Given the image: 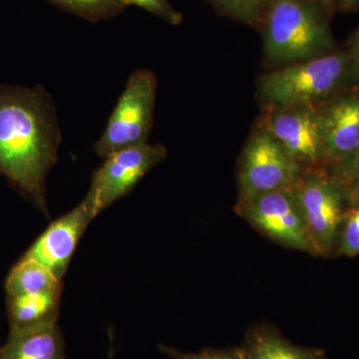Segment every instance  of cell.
Listing matches in <instances>:
<instances>
[{
	"label": "cell",
	"instance_id": "obj_20",
	"mask_svg": "<svg viewBox=\"0 0 359 359\" xmlns=\"http://www.w3.org/2000/svg\"><path fill=\"white\" fill-rule=\"evenodd\" d=\"M123 1L127 6L140 7L172 25H179L183 20L182 13L176 11L168 0H123Z\"/></svg>",
	"mask_w": 359,
	"mask_h": 359
},
{
	"label": "cell",
	"instance_id": "obj_15",
	"mask_svg": "<svg viewBox=\"0 0 359 359\" xmlns=\"http://www.w3.org/2000/svg\"><path fill=\"white\" fill-rule=\"evenodd\" d=\"M6 297L62 290L57 276L32 257L23 256L7 276Z\"/></svg>",
	"mask_w": 359,
	"mask_h": 359
},
{
	"label": "cell",
	"instance_id": "obj_14",
	"mask_svg": "<svg viewBox=\"0 0 359 359\" xmlns=\"http://www.w3.org/2000/svg\"><path fill=\"white\" fill-rule=\"evenodd\" d=\"M62 290L6 297L11 328L32 327L57 321Z\"/></svg>",
	"mask_w": 359,
	"mask_h": 359
},
{
	"label": "cell",
	"instance_id": "obj_9",
	"mask_svg": "<svg viewBox=\"0 0 359 359\" xmlns=\"http://www.w3.org/2000/svg\"><path fill=\"white\" fill-rule=\"evenodd\" d=\"M318 107L294 106L266 110L259 124L306 170L327 167Z\"/></svg>",
	"mask_w": 359,
	"mask_h": 359
},
{
	"label": "cell",
	"instance_id": "obj_16",
	"mask_svg": "<svg viewBox=\"0 0 359 359\" xmlns=\"http://www.w3.org/2000/svg\"><path fill=\"white\" fill-rule=\"evenodd\" d=\"M63 11L97 22L119 15L127 6L123 0H49Z\"/></svg>",
	"mask_w": 359,
	"mask_h": 359
},
{
	"label": "cell",
	"instance_id": "obj_11",
	"mask_svg": "<svg viewBox=\"0 0 359 359\" xmlns=\"http://www.w3.org/2000/svg\"><path fill=\"white\" fill-rule=\"evenodd\" d=\"M97 215L93 203L86 196L72 211L53 222L25 256L39 262L61 280L80 238Z\"/></svg>",
	"mask_w": 359,
	"mask_h": 359
},
{
	"label": "cell",
	"instance_id": "obj_25",
	"mask_svg": "<svg viewBox=\"0 0 359 359\" xmlns=\"http://www.w3.org/2000/svg\"><path fill=\"white\" fill-rule=\"evenodd\" d=\"M311 1L316 2V4H320V6L325 7L327 11H332L337 6L339 0H311Z\"/></svg>",
	"mask_w": 359,
	"mask_h": 359
},
{
	"label": "cell",
	"instance_id": "obj_17",
	"mask_svg": "<svg viewBox=\"0 0 359 359\" xmlns=\"http://www.w3.org/2000/svg\"><path fill=\"white\" fill-rule=\"evenodd\" d=\"M215 11L238 22L261 27L269 0H207Z\"/></svg>",
	"mask_w": 359,
	"mask_h": 359
},
{
	"label": "cell",
	"instance_id": "obj_2",
	"mask_svg": "<svg viewBox=\"0 0 359 359\" xmlns=\"http://www.w3.org/2000/svg\"><path fill=\"white\" fill-rule=\"evenodd\" d=\"M328 14L311 0H269L259 27L266 60L282 67L337 50Z\"/></svg>",
	"mask_w": 359,
	"mask_h": 359
},
{
	"label": "cell",
	"instance_id": "obj_4",
	"mask_svg": "<svg viewBox=\"0 0 359 359\" xmlns=\"http://www.w3.org/2000/svg\"><path fill=\"white\" fill-rule=\"evenodd\" d=\"M313 256H335L347 210L346 189L328 167L304 170L292 188Z\"/></svg>",
	"mask_w": 359,
	"mask_h": 359
},
{
	"label": "cell",
	"instance_id": "obj_12",
	"mask_svg": "<svg viewBox=\"0 0 359 359\" xmlns=\"http://www.w3.org/2000/svg\"><path fill=\"white\" fill-rule=\"evenodd\" d=\"M0 359H65V341L57 321L11 328Z\"/></svg>",
	"mask_w": 359,
	"mask_h": 359
},
{
	"label": "cell",
	"instance_id": "obj_19",
	"mask_svg": "<svg viewBox=\"0 0 359 359\" xmlns=\"http://www.w3.org/2000/svg\"><path fill=\"white\" fill-rule=\"evenodd\" d=\"M161 353L170 359H247L244 351L240 347L229 348H205L199 353H182L166 344H160Z\"/></svg>",
	"mask_w": 359,
	"mask_h": 359
},
{
	"label": "cell",
	"instance_id": "obj_5",
	"mask_svg": "<svg viewBox=\"0 0 359 359\" xmlns=\"http://www.w3.org/2000/svg\"><path fill=\"white\" fill-rule=\"evenodd\" d=\"M157 77L150 70H136L127 81L95 152L105 158L116 151L148 143L152 129Z\"/></svg>",
	"mask_w": 359,
	"mask_h": 359
},
{
	"label": "cell",
	"instance_id": "obj_26",
	"mask_svg": "<svg viewBox=\"0 0 359 359\" xmlns=\"http://www.w3.org/2000/svg\"><path fill=\"white\" fill-rule=\"evenodd\" d=\"M113 356H114V346H113V342H111L110 351L107 359H113Z\"/></svg>",
	"mask_w": 359,
	"mask_h": 359
},
{
	"label": "cell",
	"instance_id": "obj_8",
	"mask_svg": "<svg viewBox=\"0 0 359 359\" xmlns=\"http://www.w3.org/2000/svg\"><path fill=\"white\" fill-rule=\"evenodd\" d=\"M166 156L165 146L144 143L116 151L104 158L105 161L94 173L86 195L96 212L99 214L129 193Z\"/></svg>",
	"mask_w": 359,
	"mask_h": 359
},
{
	"label": "cell",
	"instance_id": "obj_22",
	"mask_svg": "<svg viewBox=\"0 0 359 359\" xmlns=\"http://www.w3.org/2000/svg\"><path fill=\"white\" fill-rule=\"evenodd\" d=\"M346 50L348 52L349 59H351L354 85L359 88V29L353 35Z\"/></svg>",
	"mask_w": 359,
	"mask_h": 359
},
{
	"label": "cell",
	"instance_id": "obj_3",
	"mask_svg": "<svg viewBox=\"0 0 359 359\" xmlns=\"http://www.w3.org/2000/svg\"><path fill=\"white\" fill-rule=\"evenodd\" d=\"M346 49L320 57L282 66L264 75L259 96L266 110L294 106H320L344 90L354 87Z\"/></svg>",
	"mask_w": 359,
	"mask_h": 359
},
{
	"label": "cell",
	"instance_id": "obj_23",
	"mask_svg": "<svg viewBox=\"0 0 359 359\" xmlns=\"http://www.w3.org/2000/svg\"><path fill=\"white\" fill-rule=\"evenodd\" d=\"M347 207L359 208V175L344 182Z\"/></svg>",
	"mask_w": 359,
	"mask_h": 359
},
{
	"label": "cell",
	"instance_id": "obj_10",
	"mask_svg": "<svg viewBox=\"0 0 359 359\" xmlns=\"http://www.w3.org/2000/svg\"><path fill=\"white\" fill-rule=\"evenodd\" d=\"M325 165L334 167L359 151V88L340 92L318 106Z\"/></svg>",
	"mask_w": 359,
	"mask_h": 359
},
{
	"label": "cell",
	"instance_id": "obj_1",
	"mask_svg": "<svg viewBox=\"0 0 359 359\" xmlns=\"http://www.w3.org/2000/svg\"><path fill=\"white\" fill-rule=\"evenodd\" d=\"M60 141L46 90L0 85V175L44 214L46 179Z\"/></svg>",
	"mask_w": 359,
	"mask_h": 359
},
{
	"label": "cell",
	"instance_id": "obj_7",
	"mask_svg": "<svg viewBox=\"0 0 359 359\" xmlns=\"http://www.w3.org/2000/svg\"><path fill=\"white\" fill-rule=\"evenodd\" d=\"M235 210L238 216L269 240L289 249L313 255L292 188L255 196L238 203Z\"/></svg>",
	"mask_w": 359,
	"mask_h": 359
},
{
	"label": "cell",
	"instance_id": "obj_6",
	"mask_svg": "<svg viewBox=\"0 0 359 359\" xmlns=\"http://www.w3.org/2000/svg\"><path fill=\"white\" fill-rule=\"evenodd\" d=\"M304 170L273 135L257 125L238 161L237 204L261 194L294 188Z\"/></svg>",
	"mask_w": 359,
	"mask_h": 359
},
{
	"label": "cell",
	"instance_id": "obj_18",
	"mask_svg": "<svg viewBox=\"0 0 359 359\" xmlns=\"http://www.w3.org/2000/svg\"><path fill=\"white\" fill-rule=\"evenodd\" d=\"M359 255V208H347L340 226L335 256Z\"/></svg>",
	"mask_w": 359,
	"mask_h": 359
},
{
	"label": "cell",
	"instance_id": "obj_21",
	"mask_svg": "<svg viewBox=\"0 0 359 359\" xmlns=\"http://www.w3.org/2000/svg\"><path fill=\"white\" fill-rule=\"evenodd\" d=\"M342 182H347L359 175V151L348 159L334 167H328Z\"/></svg>",
	"mask_w": 359,
	"mask_h": 359
},
{
	"label": "cell",
	"instance_id": "obj_24",
	"mask_svg": "<svg viewBox=\"0 0 359 359\" xmlns=\"http://www.w3.org/2000/svg\"><path fill=\"white\" fill-rule=\"evenodd\" d=\"M337 6L344 11H354L359 7V0H339Z\"/></svg>",
	"mask_w": 359,
	"mask_h": 359
},
{
	"label": "cell",
	"instance_id": "obj_13",
	"mask_svg": "<svg viewBox=\"0 0 359 359\" xmlns=\"http://www.w3.org/2000/svg\"><path fill=\"white\" fill-rule=\"evenodd\" d=\"M241 348L247 359H327L323 349L297 346L266 323L252 325Z\"/></svg>",
	"mask_w": 359,
	"mask_h": 359
}]
</instances>
